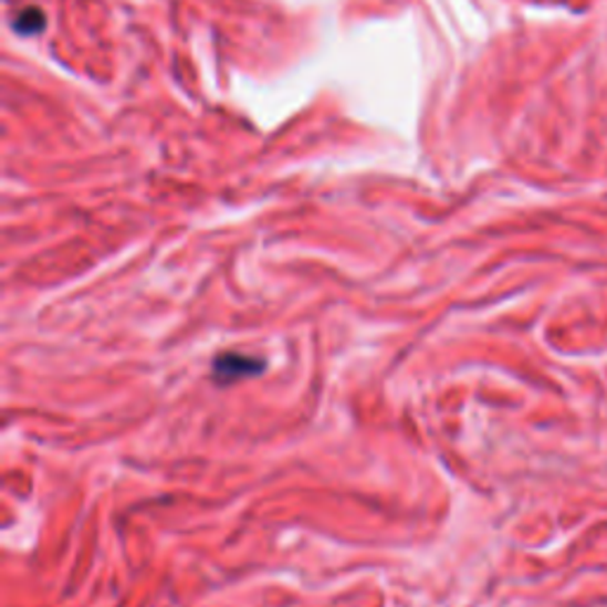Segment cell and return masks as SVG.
Masks as SVG:
<instances>
[{"label":"cell","instance_id":"1","mask_svg":"<svg viewBox=\"0 0 607 607\" xmlns=\"http://www.w3.org/2000/svg\"><path fill=\"white\" fill-rule=\"evenodd\" d=\"M264 370H266L264 358L238 354V352H223L214 358V364H211V380L226 387L240 380H248V377H257Z\"/></svg>","mask_w":607,"mask_h":607}]
</instances>
